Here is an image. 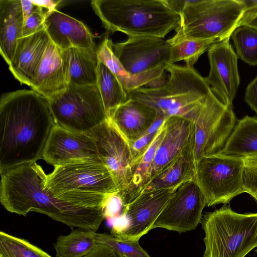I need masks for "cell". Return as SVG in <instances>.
I'll return each mask as SVG.
<instances>
[{"mask_svg": "<svg viewBox=\"0 0 257 257\" xmlns=\"http://www.w3.org/2000/svg\"><path fill=\"white\" fill-rule=\"evenodd\" d=\"M210 71L205 78L211 89L227 106L233 107L239 76L237 56L229 43V38L216 42L208 50Z\"/></svg>", "mask_w": 257, "mask_h": 257, "instance_id": "obj_16", "label": "cell"}, {"mask_svg": "<svg viewBox=\"0 0 257 257\" xmlns=\"http://www.w3.org/2000/svg\"><path fill=\"white\" fill-rule=\"evenodd\" d=\"M243 192L257 201V169L245 166L243 173Z\"/></svg>", "mask_w": 257, "mask_h": 257, "instance_id": "obj_35", "label": "cell"}, {"mask_svg": "<svg viewBox=\"0 0 257 257\" xmlns=\"http://www.w3.org/2000/svg\"><path fill=\"white\" fill-rule=\"evenodd\" d=\"M123 208V202L120 194L118 192L110 194L107 198L105 203V217L112 218L119 213L121 215Z\"/></svg>", "mask_w": 257, "mask_h": 257, "instance_id": "obj_36", "label": "cell"}, {"mask_svg": "<svg viewBox=\"0 0 257 257\" xmlns=\"http://www.w3.org/2000/svg\"><path fill=\"white\" fill-rule=\"evenodd\" d=\"M97 76L96 85L108 117L113 110L128 99V93L116 76L99 60Z\"/></svg>", "mask_w": 257, "mask_h": 257, "instance_id": "obj_28", "label": "cell"}, {"mask_svg": "<svg viewBox=\"0 0 257 257\" xmlns=\"http://www.w3.org/2000/svg\"><path fill=\"white\" fill-rule=\"evenodd\" d=\"M177 189H162L140 194L125 205L122 225H113L110 234L123 239L139 241L152 229L168 200Z\"/></svg>", "mask_w": 257, "mask_h": 257, "instance_id": "obj_11", "label": "cell"}, {"mask_svg": "<svg viewBox=\"0 0 257 257\" xmlns=\"http://www.w3.org/2000/svg\"><path fill=\"white\" fill-rule=\"evenodd\" d=\"M45 185L59 199L103 210L108 196L119 192L111 172L100 161L54 167L52 172L47 174Z\"/></svg>", "mask_w": 257, "mask_h": 257, "instance_id": "obj_5", "label": "cell"}, {"mask_svg": "<svg viewBox=\"0 0 257 257\" xmlns=\"http://www.w3.org/2000/svg\"><path fill=\"white\" fill-rule=\"evenodd\" d=\"M96 231L87 228L72 229L66 235H59L54 243L57 257H83L96 245Z\"/></svg>", "mask_w": 257, "mask_h": 257, "instance_id": "obj_27", "label": "cell"}, {"mask_svg": "<svg viewBox=\"0 0 257 257\" xmlns=\"http://www.w3.org/2000/svg\"><path fill=\"white\" fill-rule=\"evenodd\" d=\"M42 159L54 167L74 162L100 161L94 138L55 125L48 138Z\"/></svg>", "mask_w": 257, "mask_h": 257, "instance_id": "obj_15", "label": "cell"}, {"mask_svg": "<svg viewBox=\"0 0 257 257\" xmlns=\"http://www.w3.org/2000/svg\"><path fill=\"white\" fill-rule=\"evenodd\" d=\"M33 3L41 8H45L48 11L56 10L57 6L61 2L60 1L46 0V1H32Z\"/></svg>", "mask_w": 257, "mask_h": 257, "instance_id": "obj_42", "label": "cell"}, {"mask_svg": "<svg viewBox=\"0 0 257 257\" xmlns=\"http://www.w3.org/2000/svg\"><path fill=\"white\" fill-rule=\"evenodd\" d=\"M157 111V115L156 118L146 134L156 135L166 120L163 113L160 111Z\"/></svg>", "mask_w": 257, "mask_h": 257, "instance_id": "obj_40", "label": "cell"}, {"mask_svg": "<svg viewBox=\"0 0 257 257\" xmlns=\"http://www.w3.org/2000/svg\"><path fill=\"white\" fill-rule=\"evenodd\" d=\"M0 257H52L28 240L0 232Z\"/></svg>", "mask_w": 257, "mask_h": 257, "instance_id": "obj_31", "label": "cell"}, {"mask_svg": "<svg viewBox=\"0 0 257 257\" xmlns=\"http://www.w3.org/2000/svg\"><path fill=\"white\" fill-rule=\"evenodd\" d=\"M169 75L166 83L156 88H139L129 97L149 104L164 115L165 119L180 117L194 122L208 95L210 86L194 68L167 63Z\"/></svg>", "mask_w": 257, "mask_h": 257, "instance_id": "obj_4", "label": "cell"}, {"mask_svg": "<svg viewBox=\"0 0 257 257\" xmlns=\"http://www.w3.org/2000/svg\"><path fill=\"white\" fill-rule=\"evenodd\" d=\"M212 91L194 122L195 165L203 156L220 154L236 123L232 109Z\"/></svg>", "mask_w": 257, "mask_h": 257, "instance_id": "obj_10", "label": "cell"}, {"mask_svg": "<svg viewBox=\"0 0 257 257\" xmlns=\"http://www.w3.org/2000/svg\"><path fill=\"white\" fill-rule=\"evenodd\" d=\"M54 125L46 97L33 89L3 93L0 100V172L42 159Z\"/></svg>", "mask_w": 257, "mask_h": 257, "instance_id": "obj_1", "label": "cell"}, {"mask_svg": "<svg viewBox=\"0 0 257 257\" xmlns=\"http://www.w3.org/2000/svg\"><path fill=\"white\" fill-rule=\"evenodd\" d=\"M91 5L109 32L164 39L180 24L165 0H93Z\"/></svg>", "mask_w": 257, "mask_h": 257, "instance_id": "obj_3", "label": "cell"}, {"mask_svg": "<svg viewBox=\"0 0 257 257\" xmlns=\"http://www.w3.org/2000/svg\"><path fill=\"white\" fill-rule=\"evenodd\" d=\"M205 206L194 179L184 183L171 195L152 229L163 228L179 233L194 229L201 222Z\"/></svg>", "mask_w": 257, "mask_h": 257, "instance_id": "obj_14", "label": "cell"}, {"mask_svg": "<svg viewBox=\"0 0 257 257\" xmlns=\"http://www.w3.org/2000/svg\"><path fill=\"white\" fill-rule=\"evenodd\" d=\"M165 123L163 138L157 150L144 188L194 141L195 125L192 121L173 116L166 119Z\"/></svg>", "mask_w": 257, "mask_h": 257, "instance_id": "obj_17", "label": "cell"}, {"mask_svg": "<svg viewBox=\"0 0 257 257\" xmlns=\"http://www.w3.org/2000/svg\"><path fill=\"white\" fill-rule=\"evenodd\" d=\"M220 41L217 39H186L171 45L169 64L183 61L186 66L194 68V65L214 43Z\"/></svg>", "mask_w": 257, "mask_h": 257, "instance_id": "obj_29", "label": "cell"}, {"mask_svg": "<svg viewBox=\"0 0 257 257\" xmlns=\"http://www.w3.org/2000/svg\"><path fill=\"white\" fill-rule=\"evenodd\" d=\"M68 86L67 64L63 51L50 41L30 87L49 99Z\"/></svg>", "mask_w": 257, "mask_h": 257, "instance_id": "obj_21", "label": "cell"}, {"mask_svg": "<svg viewBox=\"0 0 257 257\" xmlns=\"http://www.w3.org/2000/svg\"><path fill=\"white\" fill-rule=\"evenodd\" d=\"M203 257H245L257 247V212L239 213L224 204L203 215Z\"/></svg>", "mask_w": 257, "mask_h": 257, "instance_id": "obj_6", "label": "cell"}, {"mask_svg": "<svg viewBox=\"0 0 257 257\" xmlns=\"http://www.w3.org/2000/svg\"><path fill=\"white\" fill-rule=\"evenodd\" d=\"M244 9L240 0H185L176 34L167 41L171 45L186 39L230 38Z\"/></svg>", "mask_w": 257, "mask_h": 257, "instance_id": "obj_7", "label": "cell"}, {"mask_svg": "<svg viewBox=\"0 0 257 257\" xmlns=\"http://www.w3.org/2000/svg\"><path fill=\"white\" fill-rule=\"evenodd\" d=\"M116 58L133 76L144 74L169 63L171 45L164 38L153 36H128L122 42L112 43Z\"/></svg>", "mask_w": 257, "mask_h": 257, "instance_id": "obj_13", "label": "cell"}, {"mask_svg": "<svg viewBox=\"0 0 257 257\" xmlns=\"http://www.w3.org/2000/svg\"><path fill=\"white\" fill-rule=\"evenodd\" d=\"M240 1L243 4L245 9L237 27L244 25L250 18L257 14V0Z\"/></svg>", "mask_w": 257, "mask_h": 257, "instance_id": "obj_39", "label": "cell"}, {"mask_svg": "<svg viewBox=\"0 0 257 257\" xmlns=\"http://www.w3.org/2000/svg\"><path fill=\"white\" fill-rule=\"evenodd\" d=\"M62 51L67 64L68 85H96L97 49L71 48Z\"/></svg>", "mask_w": 257, "mask_h": 257, "instance_id": "obj_24", "label": "cell"}, {"mask_svg": "<svg viewBox=\"0 0 257 257\" xmlns=\"http://www.w3.org/2000/svg\"><path fill=\"white\" fill-rule=\"evenodd\" d=\"M96 241L111 247L123 257H151L141 246L139 241L120 239L106 233H97Z\"/></svg>", "mask_w": 257, "mask_h": 257, "instance_id": "obj_32", "label": "cell"}, {"mask_svg": "<svg viewBox=\"0 0 257 257\" xmlns=\"http://www.w3.org/2000/svg\"><path fill=\"white\" fill-rule=\"evenodd\" d=\"M24 21L38 8L32 1L21 0Z\"/></svg>", "mask_w": 257, "mask_h": 257, "instance_id": "obj_41", "label": "cell"}, {"mask_svg": "<svg viewBox=\"0 0 257 257\" xmlns=\"http://www.w3.org/2000/svg\"><path fill=\"white\" fill-rule=\"evenodd\" d=\"M231 36L237 57L252 66H257V29L244 25L236 28Z\"/></svg>", "mask_w": 257, "mask_h": 257, "instance_id": "obj_30", "label": "cell"}, {"mask_svg": "<svg viewBox=\"0 0 257 257\" xmlns=\"http://www.w3.org/2000/svg\"><path fill=\"white\" fill-rule=\"evenodd\" d=\"M157 115V111L153 106L129 97L110 113L108 120L130 143L146 134Z\"/></svg>", "mask_w": 257, "mask_h": 257, "instance_id": "obj_19", "label": "cell"}, {"mask_svg": "<svg viewBox=\"0 0 257 257\" xmlns=\"http://www.w3.org/2000/svg\"><path fill=\"white\" fill-rule=\"evenodd\" d=\"M0 202L8 211L45 214L71 228L96 231L105 218L101 209L82 207L57 198L46 186L47 174L36 162L0 172Z\"/></svg>", "mask_w": 257, "mask_h": 257, "instance_id": "obj_2", "label": "cell"}, {"mask_svg": "<svg viewBox=\"0 0 257 257\" xmlns=\"http://www.w3.org/2000/svg\"><path fill=\"white\" fill-rule=\"evenodd\" d=\"M244 100L257 114V76L247 86Z\"/></svg>", "mask_w": 257, "mask_h": 257, "instance_id": "obj_38", "label": "cell"}, {"mask_svg": "<svg viewBox=\"0 0 257 257\" xmlns=\"http://www.w3.org/2000/svg\"><path fill=\"white\" fill-rule=\"evenodd\" d=\"M245 166L257 169V153L242 157Z\"/></svg>", "mask_w": 257, "mask_h": 257, "instance_id": "obj_43", "label": "cell"}, {"mask_svg": "<svg viewBox=\"0 0 257 257\" xmlns=\"http://www.w3.org/2000/svg\"><path fill=\"white\" fill-rule=\"evenodd\" d=\"M89 134L94 138L99 157L111 172L123 200L133 178V160L128 143L108 120Z\"/></svg>", "mask_w": 257, "mask_h": 257, "instance_id": "obj_12", "label": "cell"}, {"mask_svg": "<svg viewBox=\"0 0 257 257\" xmlns=\"http://www.w3.org/2000/svg\"><path fill=\"white\" fill-rule=\"evenodd\" d=\"M46 12L40 7L24 21L22 31V37L33 35L45 29V19Z\"/></svg>", "mask_w": 257, "mask_h": 257, "instance_id": "obj_33", "label": "cell"}, {"mask_svg": "<svg viewBox=\"0 0 257 257\" xmlns=\"http://www.w3.org/2000/svg\"><path fill=\"white\" fill-rule=\"evenodd\" d=\"M244 25L249 26L257 29V14L250 18Z\"/></svg>", "mask_w": 257, "mask_h": 257, "instance_id": "obj_44", "label": "cell"}, {"mask_svg": "<svg viewBox=\"0 0 257 257\" xmlns=\"http://www.w3.org/2000/svg\"><path fill=\"white\" fill-rule=\"evenodd\" d=\"M48 99L55 125L62 128L89 134L108 120L96 85H68Z\"/></svg>", "mask_w": 257, "mask_h": 257, "instance_id": "obj_8", "label": "cell"}, {"mask_svg": "<svg viewBox=\"0 0 257 257\" xmlns=\"http://www.w3.org/2000/svg\"><path fill=\"white\" fill-rule=\"evenodd\" d=\"M242 157L257 153V117L246 115L238 120L222 153Z\"/></svg>", "mask_w": 257, "mask_h": 257, "instance_id": "obj_26", "label": "cell"}, {"mask_svg": "<svg viewBox=\"0 0 257 257\" xmlns=\"http://www.w3.org/2000/svg\"><path fill=\"white\" fill-rule=\"evenodd\" d=\"M24 23L21 0L0 1V53L8 65L22 37Z\"/></svg>", "mask_w": 257, "mask_h": 257, "instance_id": "obj_23", "label": "cell"}, {"mask_svg": "<svg viewBox=\"0 0 257 257\" xmlns=\"http://www.w3.org/2000/svg\"><path fill=\"white\" fill-rule=\"evenodd\" d=\"M255 251L257 253V248L255 250Z\"/></svg>", "mask_w": 257, "mask_h": 257, "instance_id": "obj_45", "label": "cell"}, {"mask_svg": "<svg viewBox=\"0 0 257 257\" xmlns=\"http://www.w3.org/2000/svg\"><path fill=\"white\" fill-rule=\"evenodd\" d=\"M242 157L222 153L202 157L196 164L194 180L202 193L206 206L226 204L244 193Z\"/></svg>", "mask_w": 257, "mask_h": 257, "instance_id": "obj_9", "label": "cell"}, {"mask_svg": "<svg viewBox=\"0 0 257 257\" xmlns=\"http://www.w3.org/2000/svg\"><path fill=\"white\" fill-rule=\"evenodd\" d=\"M83 257H123L111 247L97 243L95 247Z\"/></svg>", "mask_w": 257, "mask_h": 257, "instance_id": "obj_37", "label": "cell"}, {"mask_svg": "<svg viewBox=\"0 0 257 257\" xmlns=\"http://www.w3.org/2000/svg\"><path fill=\"white\" fill-rule=\"evenodd\" d=\"M157 134H145L135 141L128 143L133 160V171L151 146Z\"/></svg>", "mask_w": 257, "mask_h": 257, "instance_id": "obj_34", "label": "cell"}, {"mask_svg": "<svg viewBox=\"0 0 257 257\" xmlns=\"http://www.w3.org/2000/svg\"><path fill=\"white\" fill-rule=\"evenodd\" d=\"M50 41L45 29L18 39L8 65L14 77L21 84L31 86Z\"/></svg>", "mask_w": 257, "mask_h": 257, "instance_id": "obj_20", "label": "cell"}, {"mask_svg": "<svg viewBox=\"0 0 257 257\" xmlns=\"http://www.w3.org/2000/svg\"><path fill=\"white\" fill-rule=\"evenodd\" d=\"M194 146V141L157 174L140 194L162 189H177L184 183L193 180L196 171Z\"/></svg>", "mask_w": 257, "mask_h": 257, "instance_id": "obj_22", "label": "cell"}, {"mask_svg": "<svg viewBox=\"0 0 257 257\" xmlns=\"http://www.w3.org/2000/svg\"><path fill=\"white\" fill-rule=\"evenodd\" d=\"M44 24L50 41L61 50L97 48L93 35L83 23L57 10L46 11Z\"/></svg>", "mask_w": 257, "mask_h": 257, "instance_id": "obj_18", "label": "cell"}, {"mask_svg": "<svg viewBox=\"0 0 257 257\" xmlns=\"http://www.w3.org/2000/svg\"><path fill=\"white\" fill-rule=\"evenodd\" d=\"M112 43L108 37L103 39L97 48L98 60L106 65L116 76L128 94L160 78L164 74L165 67H161L138 75H130L123 68L114 54Z\"/></svg>", "mask_w": 257, "mask_h": 257, "instance_id": "obj_25", "label": "cell"}]
</instances>
